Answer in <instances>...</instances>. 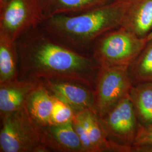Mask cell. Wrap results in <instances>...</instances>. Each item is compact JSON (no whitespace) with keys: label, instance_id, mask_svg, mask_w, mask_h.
Returning a JSON list of instances; mask_svg holds the SVG:
<instances>
[{"label":"cell","instance_id":"14","mask_svg":"<svg viewBox=\"0 0 152 152\" xmlns=\"http://www.w3.org/2000/svg\"><path fill=\"white\" fill-rule=\"evenodd\" d=\"M139 124L152 125V82L133 85L129 92Z\"/></svg>","mask_w":152,"mask_h":152},{"label":"cell","instance_id":"1","mask_svg":"<svg viewBox=\"0 0 152 152\" xmlns=\"http://www.w3.org/2000/svg\"><path fill=\"white\" fill-rule=\"evenodd\" d=\"M16 44L18 78L71 80L94 88L100 66L91 56L78 53L60 44L41 26L23 34Z\"/></svg>","mask_w":152,"mask_h":152},{"label":"cell","instance_id":"17","mask_svg":"<svg viewBox=\"0 0 152 152\" xmlns=\"http://www.w3.org/2000/svg\"><path fill=\"white\" fill-rule=\"evenodd\" d=\"M128 71L133 85L152 82V39L129 65Z\"/></svg>","mask_w":152,"mask_h":152},{"label":"cell","instance_id":"18","mask_svg":"<svg viewBox=\"0 0 152 152\" xmlns=\"http://www.w3.org/2000/svg\"><path fill=\"white\" fill-rule=\"evenodd\" d=\"M75 112L71 107L54 96V107L52 113L53 124H66L73 121Z\"/></svg>","mask_w":152,"mask_h":152},{"label":"cell","instance_id":"21","mask_svg":"<svg viewBox=\"0 0 152 152\" xmlns=\"http://www.w3.org/2000/svg\"><path fill=\"white\" fill-rule=\"evenodd\" d=\"M131 152H152V145H134L131 147Z\"/></svg>","mask_w":152,"mask_h":152},{"label":"cell","instance_id":"16","mask_svg":"<svg viewBox=\"0 0 152 152\" xmlns=\"http://www.w3.org/2000/svg\"><path fill=\"white\" fill-rule=\"evenodd\" d=\"M19 56L16 42L0 35V83L16 79Z\"/></svg>","mask_w":152,"mask_h":152},{"label":"cell","instance_id":"5","mask_svg":"<svg viewBox=\"0 0 152 152\" xmlns=\"http://www.w3.org/2000/svg\"><path fill=\"white\" fill-rule=\"evenodd\" d=\"M99 120L107 139L117 152H131L140 124L129 94Z\"/></svg>","mask_w":152,"mask_h":152},{"label":"cell","instance_id":"10","mask_svg":"<svg viewBox=\"0 0 152 152\" xmlns=\"http://www.w3.org/2000/svg\"><path fill=\"white\" fill-rule=\"evenodd\" d=\"M41 85V80L16 78L0 83L1 119L23 107L29 95Z\"/></svg>","mask_w":152,"mask_h":152},{"label":"cell","instance_id":"9","mask_svg":"<svg viewBox=\"0 0 152 152\" xmlns=\"http://www.w3.org/2000/svg\"><path fill=\"white\" fill-rule=\"evenodd\" d=\"M121 11V27L141 38L152 31V0H114Z\"/></svg>","mask_w":152,"mask_h":152},{"label":"cell","instance_id":"13","mask_svg":"<svg viewBox=\"0 0 152 152\" xmlns=\"http://www.w3.org/2000/svg\"><path fill=\"white\" fill-rule=\"evenodd\" d=\"M112 0H42L45 20L57 15H71L88 11Z\"/></svg>","mask_w":152,"mask_h":152},{"label":"cell","instance_id":"11","mask_svg":"<svg viewBox=\"0 0 152 152\" xmlns=\"http://www.w3.org/2000/svg\"><path fill=\"white\" fill-rule=\"evenodd\" d=\"M41 133L43 143L50 152H85L72 121L41 127Z\"/></svg>","mask_w":152,"mask_h":152},{"label":"cell","instance_id":"15","mask_svg":"<svg viewBox=\"0 0 152 152\" xmlns=\"http://www.w3.org/2000/svg\"><path fill=\"white\" fill-rule=\"evenodd\" d=\"M81 118L87 129L95 152H117L116 148L107 139L97 114L91 110H85L75 113Z\"/></svg>","mask_w":152,"mask_h":152},{"label":"cell","instance_id":"7","mask_svg":"<svg viewBox=\"0 0 152 152\" xmlns=\"http://www.w3.org/2000/svg\"><path fill=\"white\" fill-rule=\"evenodd\" d=\"M128 66L99 67L94 87L95 109L99 117L129 94L133 84Z\"/></svg>","mask_w":152,"mask_h":152},{"label":"cell","instance_id":"20","mask_svg":"<svg viewBox=\"0 0 152 152\" xmlns=\"http://www.w3.org/2000/svg\"><path fill=\"white\" fill-rule=\"evenodd\" d=\"M152 145V125L147 126L139 125L134 145Z\"/></svg>","mask_w":152,"mask_h":152},{"label":"cell","instance_id":"12","mask_svg":"<svg viewBox=\"0 0 152 152\" xmlns=\"http://www.w3.org/2000/svg\"><path fill=\"white\" fill-rule=\"evenodd\" d=\"M54 96L41 85L34 90L28 97V110L33 119L41 127L53 124L52 113Z\"/></svg>","mask_w":152,"mask_h":152},{"label":"cell","instance_id":"22","mask_svg":"<svg viewBox=\"0 0 152 152\" xmlns=\"http://www.w3.org/2000/svg\"><path fill=\"white\" fill-rule=\"evenodd\" d=\"M9 0H0V7H2L5 4H6Z\"/></svg>","mask_w":152,"mask_h":152},{"label":"cell","instance_id":"19","mask_svg":"<svg viewBox=\"0 0 152 152\" xmlns=\"http://www.w3.org/2000/svg\"><path fill=\"white\" fill-rule=\"evenodd\" d=\"M72 123L74 129L80 139L85 152H95L94 148L88 136L87 129L83 125L81 118L77 113H75Z\"/></svg>","mask_w":152,"mask_h":152},{"label":"cell","instance_id":"4","mask_svg":"<svg viewBox=\"0 0 152 152\" xmlns=\"http://www.w3.org/2000/svg\"><path fill=\"white\" fill-rule=\"evenodd\" d=\"M147 42V37H139L120 27L98 37L92 45L90 55L100 66H129Z\"/></svg>","mask_w":152,"mask_h":152},{"label":"cell","instance_id":"3","mask_svg":"<svg viewBox=\"0 0 152 152\" xmlns=\"http://www.w3.org/2000/svg\"><path fill=\"white\" fill-rule=\"evenodd\" d=\"M1 121L0 152H50L43 143L41 126L29 114L27 104Z\"/></svg>","mask_w":152,"mask_h":152},{"label":"cell","instance_id":"8","mask_svg":"<svg viewBox=\"0 0 152 152\" xmlns=\"http://www.w3.org/2000/svg\"><path fill=\"white\" fill-rule=\"evenodd\" d=\"M41 80L42 85L54 96L69 105L75 113L85 110H91L96 113L94 88L81 82L71 80Z\"/></svg>","mask_w":152,"mask_h":152},{"label":"cell","instance_id":"6","mask_svg":"<svg viewBox=\"0 0 152 152\" xmlns=\"http://www.w3.org/2000/svg\"><path fill=\"white\" fill-rule=\"evenodd\" d=\"M44 20L42 0H9L0 7V35L16 42Z\"/></svg>","mask_w":152,"mask_h":152},{"label":"cell","instance_id":"2","mask_svg":"<svg viewBox=\"0 0 152 152\" xmlns=\"http://www.w3.org/2000/svg\"><path fill=\"white\" fill-rule=\"evenodd\" d=\"M121 11L112 0L88 11L57 15L40 26L60 44L82 54L91 56L92 45L104 33L121 27Z\"/></svg>","mask_w":152,"mask_h":152},{"label":"cell","instance_id":"23","mask_svg":"<svg viewBox=\"0 0 152 152\" xmlns=\"http://www.w3.org/2000/svg\"><path fill=\"white\" fill-rule=\"evenodd\" d=\"M147 41H150L152 39V31L151 32V33L148 35L147 37Z\"/></svg>","mask_w":152,"mask_h":152}]
</instances>
